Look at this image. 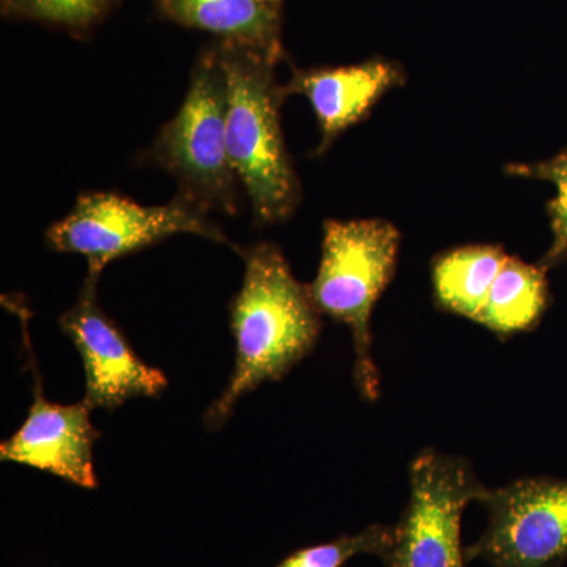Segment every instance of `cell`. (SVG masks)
<instances>
[{
  "mask_svg": "<svg viewBox=\"0 0 567 567\" xmlns=\"http://www.w3.org/2000/svg\"><path fill=\"white\" fill-rule=\"evenodd\" d=\"M507 173L514 177L551 182L557 186V196L547 205L551 245L540 262L548 270L567 259V148L546 162L509 164Z\"/></svg>",
  "mask_w": 567,
  "mask_h": 567,
  "instance_id": "obj_15",
  "label": "cell"
},
{
  "mask_svg": "<svg viewBox=\"0 0 567 567\" xmlns=\"http://www.w3.org/2000/svg\"><path fill=\"white\" fill-rule=\"evenodd\" d=\"M488 488L472 465L450 454L424 451L410 466V499L382 555L386 567H465L461 525L465 507Z\"/></svg>",
  "mask_w": 567,
  "mask_h": 567,
  "instance_id": "obj_6",
  "label": "cell"
},
{
  "mask_svg": "<svg viewBox=\"0 0 567 567\" xmlns=\"http://www.w3.org/2000/svg\"><path fill=\"white\" fill-rule=\"evenodd\" d=\"M507 256L499 246L472 245L436 257L435 300L453 315L476 320Z\"/></svg>",
  "mask_w": 567,
  "mask_h": 567,
  "instance_id": "obj_12",
  "label": "cell"
},
{
  "mask_svg": "<svg viewBox=\"0 0 567 567\" xmlns=\"http://www.w3.org/2000/svg\"><path fill=\"white\" fill-rule=\"evenodd\" d=\"M33 363V402L28 417L10 439L0 445L3 462L32 466L84 488L99 487L93 445L99 432L91 423L92 409L80 404H54L41 388L39 372Z\"/></svg>",
  "mask_w": 567,
  "mask_h": 567,
  "instance_id": "obj_9",
  "label": "cell"
},
{
  "mask_svg": "<svg viewBox=\"0 0 567 567\" xmlns=\"http://www.w3.org/2000/svg\"><path fill=\"white\" fill-rule=\"evenodd\" d=\"M486 532L465 559L492 567H555L567 558V481L527 477L488 488Z\"/></svg>",
  "mask_w": 567,
  "mask_h": 567,
  "instance_id": "obj_7",
  "label": "cell"
},
{
  "mask_svg": "<svg viewBox=\"0 0 567 567\" xmlns=\"http://www.w3.org/2000/svg\"><path fill=\"white\" fill-rule=\"evenodd\" d=\"M118 0H0L2 14L84 31L104 20Z\"/></svg>",
  "mask_w": 567,
  "mask_h": 567,
  "instance_id": "obj_14",
  "label": "cell"
},
{
  "mask_svg": "<svg viewBox=\"0 0 567 567\" xmlns=\"http://www.w3.org/2000/svg\"><path fill=\"white\" fill-rule=\"evenodd\" d=\"M390 540L391 527L371 525L357 535L293 551L276 567H342L349 559L363 554L382 558Z\"/></svg>",
  "mask_w": 567,
  "mask_h": 567,
  "instance_id": "obj_16",
  "label": "cell"
},
{
  "mask_svg": "<svg viewBox=\"0 0 567 567\" xmlns=\"http://www.w3.org/2000/svg\"><path fill=\"white\" fill-rule=\"evenodd\" d=\"M546 271L543 265L507 256L476 322L498 336L535 328L548 305Z\"/></svg>",
  "mask_w": 567,
  "mask_h": 567,
  "instance_id": "obj_13",
  "label": "cell"
},
{
  "mask_svg": "<svg viewBox=\"0 0 567 567\" xmlns=\"http://www.w3.org/2000/svg\"><path fill=\"white\" fill-rule=\"evenodd\" d=\"M401 66L383 59L334 69L293 70L284 95H303L320 128L317 155H323L347 128L363 121L391 89L404 84Z\"/></svg>",
  "mask_w": 567,
  "mask_h": 567,
  "instance_id": "obj_10",
  "label": "cell"
},
{
  "mask_svg": "<svg viewBox=\"0 0 567 567\" xmlns=\"http://www.w3.org/2000/svg\"><path fill=\"white\" fill-rule=\"evenodd\" d=\"M84 363V402L91 409L115 410L134 398H156L166 390L159 369L141 360L117 324L96 301V284L84 282L80 300L59 319Z\"/></svg>",
  "mask_w": 567,
  "mask_h": 567,
  "instance_id": "obj_8",
  "label": "cell"
},
{
  "mask_svg": "<svg viewBox=\"0 0 567 567\" xmlns=\"http://www.w3.org/2000/svg\"><path fill=\"white\" fill-rule=\"evenodd\" d=\"M401 233L385 219L323 223L322 259L308 286L320 315L349 327L354 347V382L368 401L379 398L372 360L371 317L393 279Z\"/></svg>",
  "mask_w": 567,
  "mask_h": 567,
  "instance_id": "obj_3",
  "label": "cell"
},
{
  "mask_svg": "<svg viewBox=\"0 0 567 567\" xmlns=\"http://www.w3.org/2000/svg\"><path fill=\"white\" fill-rule=\"evenodd\" d=\"M226 114V73L215 44L197 59L181 110L163 126L152 156L178 182V196L207 213L235 215L240 182L227 152Z\"/></svg>",
  "mask_w": 567,
  "mask_h": 567,
  "instance_id": "obj_4",
  "label": "cell"
},
{
  "mask_svg": "<svg viewBox=\"0 0 567 567\" xmlns=\"http://www.w3.org/2000/svg\"><path fill=\"white\" fill-rule=\"evenodd\" d=\"M178 234H194L230 244L207 218V212L183 196L169 204L142 205L115 193H84L61 221L52 224L44 241L52 251L87 259L85 281L96 284L107 265Z\"/></svg>",
  "mask_w": 567,
  "mask_h": 567,
  "instance_id": "obj_5",
  "label": "cell"
},
{
  "mask_svg": "<svg viewBox=\"0 0 567 567\" xmlns=\"http://www.w3.org/2000/svg\"><path fill=\"white\" fill-rule=\"evenodd\" d=\"M167 20L282 61V0H156Z\"/></svg>",
  "mask_w": 567,
  "mask_h": 567,
  "instance_id": "obj_11",
  "label": "cell"
},
{
  "mask_svg": "<svg viewBox=\"0 0 567 567\" xmlns=\"http://www.w3.org/2000/svg\"><path fill=\"white\" fill-rule=\"evenodd\" d=\"M227 81V152L251 200L256 224L286 221L301 200L300 182L281 130L282 85L270 55L245 44L219 41Z\"/></svg>",
  "mask_w": 567,
  "mask_h": 567,
  "instance_id": "obj_2",
  "label": "cell"
},
{
  "mask_svg": "<svg viewBox=\"0 0 567 567\" xmlns=\"http://www.w3.org/2000/svg\"><path fill=\"white\" fill-rule=\"evenodd\" d=\"M244 256V284L230 306L237 358L229 385L205 415L212 431L229 417L238 399L300 363L322 330L308 286L297 281L278 246L256 245Z\"/></svg>",
  "mask_w": 567,
  "mask_h": 567,
  "instance_id": "obj_1",
  "label": "cell"
}]
</instances>
